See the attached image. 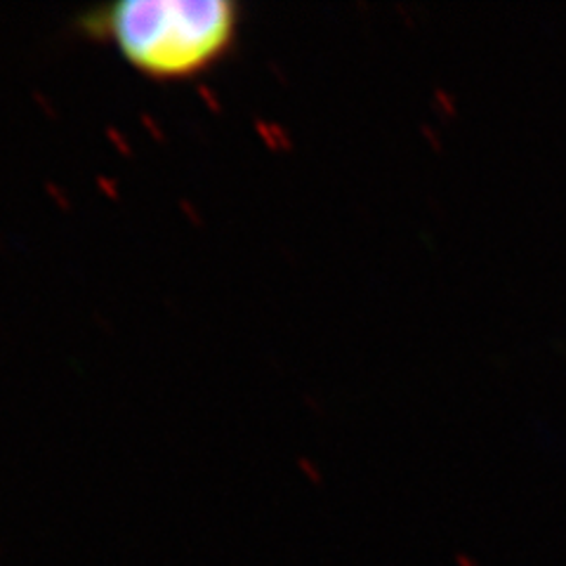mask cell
<instances>
[{"mask_svg":"<svg viewBox=\"0 0 566 566\" xmlns=\"http://www.w3.org/2000/svg\"><path fill=\"white\" fill-rule=\"evenodd\" d=\"M243 10L234 0H123L78 14L76 27L116 48L137 74L189 81L234 50Z\"/></svg>","mask_w":566,"mask_h":566,"instance_id":"1","label":"cell"}]
</instances>
